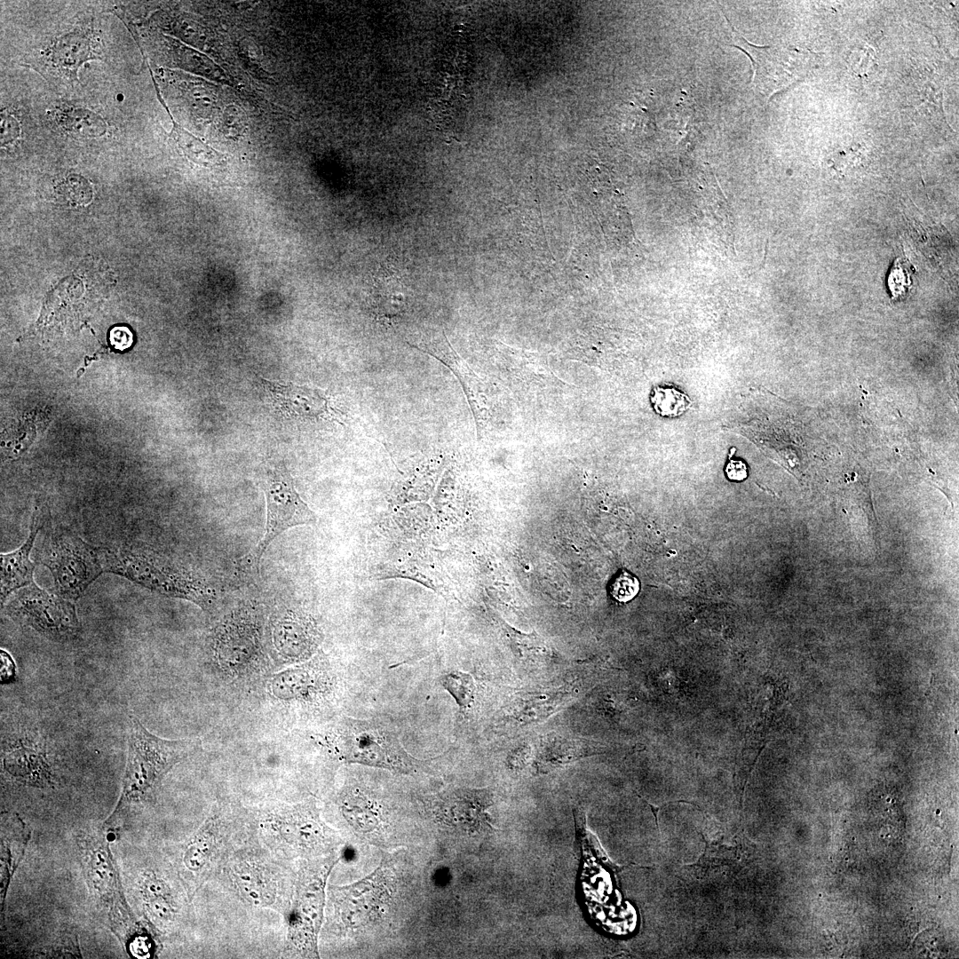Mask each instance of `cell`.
<instances>
[{
  "mask_svg": "<svg viewBox=\"0 0 959 959\" xmlns=\"http://www.w3.org/2000/svg\"><path fill=\"white\" fill-rule=\"evenodd\" d=\"M105 572L123 576L169 598L193 602L202 610L217 608L215 588L182 561L140 543L100 549Z\"/></svg>",
  "mask_w": 959,
  "mask_h": 959,
  "instance_id": "obj_1",
  "label": "cell"
},
{
  "mask_svg": "<svg viewBox=\"0 0 959 959\" xmlns=\"http://www.w3.org/2000/svg\"><path fill=\"white\" fill-rule=\"evenodd\" d=\"M198 742L160 738L132 718L122 794L113 815L152 797L169 770L194 752Z\"/></svg>",
  "mask_w": 959,
  "mask_h": 959,
  "instance_id": "obj_2",
  "label": "cell"
},
{
  "mask_svg": "<svg viewBox=\"0 0 959 959\" xmlns=\"http://www.w3.org/2000/svg\"><path fill=\"white\" fill-rule=\"evenodd\" d=\"M329 742L338 757L357 763L411 774L424 764L411 756L390 726L372 719L344 718L333 729Z\"/></svg>",
  "mask_w": 959,
  "mask_h": 959,
  "instance_id": "obj_3",
  "label": "cell"
},
{
  "mask_svg": "<svg viewBox=\"0 0 959 959\" xmlns=\"http://www.w3.org/2000/svg\"><path fill=\"white\" fill-rule=\"evenodd\" d=\"M36 552L52 575L54 592L72 602L105 573L100 549L68 530L48 532Z\"/></svg>",
  "mask_w": 959,
  "mask_h": 959,
  "instance_id": "obj_4",
  "label": "cell"
},
{
  "mask_svg": "<svg viewBox=\"0 0 959 959\" xmlns=\"http://www.w3.org/2000/svg\"><path fill=\"white\" fill-rule=\"evenodd\" d=\"M259 483L266 500V527L255 549L239 559V567L244 572L258 571L266 548L282 532L316 521L314 512L297 493L284 465H266L259 473Z\"/></svg>",
  "mask_w": 959,
  "mask_h": 959,
  "instance_id": "obj_5",
  "label": "cell"
},
{
  "mask_svg": "<svg viewBox=\"0 0 959 959\" xmlns=\"http://www.w3.org/2000/svg\"><path fill=\"white\" fill-rule=\"evenodd\" d=\"M337 860L301 869L288 916L289 948L304 957L318 956L317 939L323 917L325 885Z\"/></svg>",
  "mask_w": 959,
  "mask_h": 959,
  "instance_id": "obj_6",
  "label": "cell"
},
{
  "mask_svg": "<svg viewBox=\"0 0 959 959\" xmlns=\"http://www.w3.org/2000/svg\"><path fill=\"white\" fill-rule=\"evenodd\" d=\"M4 608L17 622L52 638L74 636L79 628L74 602L35 583L18 590Z\"/></svg>",
  "mask_w": 959,
  "mask_h": 959,
  "instance_id": "obj_7",
  "label": "cell"
},
{
  "mask_svg": "<svg viewBox=\"0 0 959 959\" xmlns=\"http://www.w3.org/2000/svg\"><path fill=\"white\" fill-rule=\"evenodd\" d=\"M266 833L282 850L311 852L321 850L327 829L310 804L286 806L271 812L264 821Z\"/></svg>",
  "mask_w": 959,
  "mask_h": 959,
  "instance_id": "obj_8",
  "label": "cell"
},
{
  "mask_svg": "<svg viewBox=\"0 0 959 959\" xmlns=\"http://www.w3.org/2000/svg\"><path fill=\"white\" fill-rule=\"evenodd\" d=\"M261 381L273 408L288 417L326 420L336 414L332 399L321 389L264 378Z\"/></svg>",
  "mask_w": 959,
  "mask_h": 959,
  "instance_id": "obj_9",
  "label": "cell"
},
{
  "mask_svg": "<svg viewBox=\"0 0 959 959\" xmlns=\"http://www.w3.org/2000/svg\"><path fill=\"white\" fill-rule=\"evenodd\" d=\"M405 286L399 272L382 266L372 277L368 293V307L377 321L392 324L401 320L408 311Z\"/></svg>",
  "mask_w": 959,
  "mask_h": 959,
  "instance_id": "obj_10",
  "label": "cell"
},
{
  "mask_svg": "<svg viewBox=\"0 0 959 959\" xmlns=\"http://www.w3.org/2000/svg\"><path fill=\"white\" fill-rule=\"evenodd\" d=\"M41 527L39 513L35 511L25 542L17 550L0 555L2 606L12 593L34 583L35 564L29 556Z\"/></svg>",
  "mask_w": 959,
  "mask_h": 959,
  "instance_id": "obj_11",
  "label": "cell"
},
{
  "mask_svg": "<svg viewBox=\"0 0 959 959\" xmlns=\"http://www.w3.org/2000/svg\"><path fill=\"white\" fill-rule=\"evenodd\" d=\"M229 874L232 884L246 901L259 907L274 904L277 882L267 866L259 860L242 859L230 867Z\"/></svg>",
  "mask_w": 959,
  "mask_h": 959,
  "instance_id": "obj_12",
  "label": "cell"
},
{
  "mask_svg": "<svg viewBox=\"0 0 959 959\" xmlns=\"http://www.w3.org/2000/svg\"><path fill=\"white\" fill-rule=\"evenodd\" d=\"M93 53L91 37L82 31H73L55 40L50 59L57 68L75 77L85 61L97 58Z\"/></svg>",
  "mask_w": 959,
  "mask_h": 959,
  "instance_id": "obj_13",
  "label": "cell"
},
{
  "mask_svg": "<svg viewBox=\"0 0 959 959\" xmlns=\"http://www.w3.org/2000/svg\"><path fill=\"white\" fill-rule=\"evenodd\" d=\"M219 819H209L187 844L184 864L190 871H202L218 858L222 844Z\"/></svg>",
  "mask_w": 959,
  "mask_h": 959,
  "instance_id": "obj_14",
  "label": "cell"
},
{
  "mask_svg": "<svg viewBox=\"0 0 959 959\" xmlns=\"http://www.w3.org/2000/svg\"><path fill=\"white\" fill-rule=\"evenodd\" d=\"M148 69L155 86L157 99L165 108L166 113L170 116L172 123V128L169 133V139H170L176 145L177 148L179 149L186 157L197 163L202 165H212L219 163L221 159V155L219 154V152L215 150L212 147L205 143L200 138L189 132L179 123H178L177 121L173 118L168 106L166 105L164 99L162 97L159 87L153 76L150 66H148Z\"/></svg>",
  "mask_w": 959,
  "mask_h": 959,
  "instance_id": "obj_15",
  "label": "cell"
},
{
  "mask_svg": "<svg viewBox=\"0 0 959 959\" xmlns=\"http://www.w3.org/2000/svg\"><path fill=\"white\" fill-rule=\"evenodd\" d=\"M165 38L170 47L174 61L181 68L210 81L231 85V80L225 70L206 54L176 38L169 36Z\"/></svg>",
  "mask_w": 959,
  "mask_h": 959,
  "instance_id": "obj_16",
  "label": "cell"
},
{
  "mask_svg": "<svg viewBox=\"0 0 959 959\" xmlns=\"http://www.w3.org/2000/svg\"><path fill=\"white\" fill-rule=\"evenodd\" d=\"M8 772L31 784H44L49 780V771L43 757L28 747L15 749L5 757Z\"/></svg>",
  "mask_w": 959,
  "mask_h": 959,
  "instance_id": "obj_17",
  "label": "cell"
},
{
  "mask_svg": "<svg viewBox=\"0 0 959 959\" xmlns=\"http://www.w3.org/2000/svg\"><path fill=\"white\" fill-rule=\"evenodd\" d=\"M57 121L71 134L84 138H99L106 134V121L97 113L83 107H66L58 111Z\"/></svg>",
  "mask_w": 959,
  "mask_h": 959,
  "instance_id": "obj_18",
  "label": "cell"
},
{
  "mask_svg": "<svg viewBox=\"0 0 959 959\" xmlns=\"http://www.w3.org/2000/svg\"><path fill=\"white\" fill-rule=\"evenodd\" d=\"M591 744L582 740H567L548 736L541 743V759L551 765H559L583 756L594 754Z\"/></svg>",
  "mask_w": 959,
  "mask_h": 959,
  "instance_id": "obj_19",
  "label": "cell"
},
{
  "mask_svg": "<svg viewBox=\"0 0 959 959\" xmlns=\"http://www.w3.org/2000/svg\"><path fill=\"white\" fill-rule=\"evenodd\" d=\"M343 814L345 819L360 830H369L376 824L377 813L375 806L369 797L358 789L347 792L342 802Z\"/></svg>",
  "mask_w": 959,
  "mask_h": 959,
  "instance_id": "obj_20",
  "label": "cell"
},
{
  "mask_svg": "<svg viewBox=\"0 0 959 959\" xmlns=\"http://www.w3.org/2000/svg\"><path fill=\"white\" fill-rule=\"evenodd\" d=\"M654 411L664 417H677L685 413L691 406V400L686 394L672 386H657L651 395Z\"/></svg>",
  "mask_w": 959,
  "mask_h": 959,
  "instance_id": "obj_21",
  "label": "cell"
},
{
  "mask_svg": "<svg viewBox=\"0 0 959 959\" xmlns=\"http://www.w3.org/2000/svg\"><path fill=\"white\" fill-rule=\"evenodd\" d=\"M11 822H12V828H10V836H7V834L2 829V849L8 850V852H2V858H1V861H2V867H1V870H2L1 871L2 896H3V893L5 892V891H6L8 883L10 881V876H12V872L16 868L17 862H19V860H20V858L21 857V855L23 853V851H24V848H25V845H26V842H27V838L28 836V835L25 832L16 841V839L18 838L20 834L25 829V828L21 830V832L19 834V836L17 837H14L13 836L14 830L12 828H13V820H12Z\"/></svg>",
  "mask_w": 959,
  "mask_h": 959,
  "instance_id": "obj_22",
  "label": "cell"
},
{
  "mask_svg": "<svg viewBox=\"0 0 959 959\" xmlns=\"http://www.w3.org/2000/svg\"><path fill=\"white\" fill-rule=\"evenodd\" d=\"M440 682L463 710L467 709L474 698L475 683L466 672L453 670L442 675Z\"/></svg>",
  "mask_w": 959,
  "mask_h": 959,
  "instance_id": "obj_23",
  "label": "cell"
},
{
  "mask_svg": "<svg viewBox=\"0 0 959 959\" xmlns=\"http://www.w3.org/2000/svg\"><path fill=\"white\" fill-rule=\"evenodd\" d=\"M89 876L95 888L100 892L111 890L115 884V876L107 853L102 850L91 854Z\"/></svg>",
  "mask_w": 959,
  "mask_h": 959,
  "instance_id": "obj_24",
  "label": "cell"
},
{
  "mask_svg": "<svg viewBox=\"0 0 959 959\" xmlns=\"http://www.w3.org/2000/svg\"><path fill=\"white\" fill-rule=\"evenodd\" d=\"M639 590L638 579L627 572H622L611 586L612 596L622 602L630 600Z\"/></svg>",
  "mask_w": 959,
  "mask_h": 959,
  "instance_id": "obj_25",
  "label": "cell"
},
{
  "mask_svg": "<svg viewBox=\"0 0 959 959\" xmlns=\"http://www.w3.org/2000/svg\"><path fill=\"white\" fill-rule=\"evenodd\" d=\"M909 282L910 279L909 275L907 273V269L903 268L900 261H896L891 270L888 279L889 288L893 297L904 294Z\"/></svg>",
  "mask_w": 959,
  "mask_h": 959,
  "instance_id": "obj_26",
  "label": "cell"
},
{
  "mask_svg": "<svg viewBox=\"0 0 959 959\" xmlns=\"http://www.w3.org/2000/svg\"><path fill=\"white\" fill-rule=\"evenodd\" d=\"M1 145L12 143L20 137V127L18 119L7 111L1 112Z\"/></svg>",
  "mask_w": 959,
  "mask_h": 959,
  "instance_id": "obj_27",
  "label": "cell"
},
{
  "mask_svg": "<svg viewBox=\"0 0 959 959\" xmlns=\"http://www.w3.org/2000/svg\"><path fill=\"white\" fill-rule=\"evenodd\" d=\"M142 892L147 901L170 897L169 887L154 875L146 876L142 883Z\"/></svg>",
  "mask_w": 959,
  "mask_h": 959,
  "instance_id": "obj_28",
  "label": "cell"
},
{
  "mask_svg": "<svg viewBox=\"0 0 959 959\" xmlns=\"http://www.w3.org/2000/svg\"><path fill=\"white\" fill-rule=\"evenodd\" d=\"M66 192L74 201H83L91 196V187L88 183L77 175L70 176L64 183Z\"/></svg>",
  "mask_w": 959,
  "mask_h": 959,
  "instance_id": "obj_29",
  "label": "cell"
},
{
  "mask_svg": "<svg viewBox=\"0 0 959 959\" xmlns=\"http://www.w3.org/2000/svg\"><path fill=\"white\" fill-rule=\"evenodd\" d=\"M109 341L115 349L123 351L132 345L133 335L127 327L116 326L109 332Z\"/></svg>",
  "mask_w": 959,
  "mask_h": 959,
  "instance_id": "obj_30",
  "label": "cell"
},
{
  "mask_svg": "<svg viewBox=\"0 0 959 959\" xmlns=\"http://www.w3.org/2000/svg\"><path fill=\"white\" fill-rule=\"evenodd\" d=\"M725 473L729 480L741 481L748 476L747 466L742 461L730 460L725 467Z\"/></svg>",
  "mask_w": 959,
  "mask_h": 959,
  "instance_id": "obj_31",
  "label": "cell"
},
{
  "mask_svg": "<svg viewBox=\"0 0 959 959\" xmlns=\"http://www.w3.org/2000/svg\"><path fill=\"white\" fill-rule=\"evenodd\" d=\"M15 666L13 661L5 651H1V677L2 681H11L14 678Z\"/></svg>",
  "mask_w": 959,
  "mask_h": 959,
  "instance_id": "obj_32",
  "label": "cell"
}]
</instances>
